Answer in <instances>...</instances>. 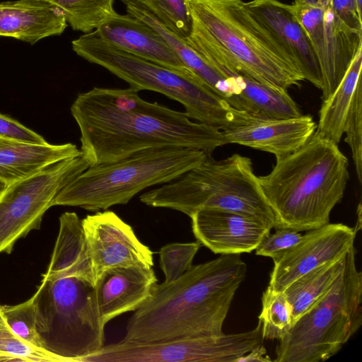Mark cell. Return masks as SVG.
<instances>
[{
  "instance_id": "9a60e30c",
  "label": "cell",
  "mask_w": 362,
  "mask_h": 362,
  "mask_svg": "<svg viewBox=\"0 0 362 362\" xmlns=\"http://www.w3.org/2000/svg\"><path fill=\"white\" fill-rule=\"evenodd\" d=\"M190 218L197 241L215 254L251 252L272 230L255 218L215 208L200 209Z\"/></svg>"
},
{
  "instance_id": "d590c367",
  "label": "cell",
  "mask_w": 362,
  "mask_h": 362,
  "mask_svg": "<svg viewBox=\"0 0 362 362\" xmlns=\"http://www.w3.org/2000/svg\"><path fill=\"white\" fill-rule=\"evenodd\" d=\"M271 361V358L267 355V350L264 347L263 344H262L245 354L243 357L238 359V362H267Z\"/></svg>"
},
{
  "instance_id": "277c9868",
  "label": "cell",
  "mask_w": 362,
  "mask_h": 362,
  "mask_svg": "<svg viewBox=\"0 0 362 362\" xmlns=\"http://www.w3.org/2000/svg\"><path fill=\"white\" fill-rule=\"evenodd\" d=\"M274 216V228L307 231L329 223L349 180V160L337 144L316 132L296 151L276 158L258 176Z\"/></svg>"
},
{
  "instance_id": "d4e9b609",
  "label": "cell",
  "mask_w": 362,
  "mask_h": 362,
  "mask_svg": "<svg viewBox=\"0 0 362 362\" xmlns=\"http://www.w3.org/2000/svg\"><path fill=\"white\" fill-rule=\"evenodd\" d=\"M225 76L233 80L243 97L261 115L276 119L302 115L287 90L267 86L243 72L230 71Z\"/></svg>"
},
{
  "instance_id": "ba28073f",
  "label": "cell",
  "mask_w": 362,
  "mask_h": 362,
  "mask_svg": "<svg viewBox=\"0 0 362 362\" xmlns=\"http://www.w3.org/2000/svg\"><path fill=\"white\" fill-rule=\"evenodd\" d=\"M191 18L241 69L267 86L288 90L304 80L286 51L243 0H186Z\"/></svg>"
},
{
  "instance_id": "4fadbf2b",
  "label": "cell",
  "mask_w": 362,
  "mask_h": 362,
  "mask_svg": "<svg viewBox=\"0 0 362 362\" xmlns=\"http://www.w3.org/2000/svg\"><path fill=\"white\" fill-rule=\"evenodd\" d=\"M356 230L343 223H327L307 230L298 243L273 259L268 288L282 292L294 280L345 255L354 244Z\"/></svg>"
},
{
  "instance_id": "ffe728a7",
  "label": "cell",
  "mask_w": 362,
  "mask_h": 362,
  "mask_svg": "<svg viewBox=\"0 0 362 362\" xmlns=\"http://www.w3.org/2000/svg\"><path fill=\"white\" fill-rule=\"evenodd\" d=\"M68 23L63 13L45 0H16L0 3V37L34 45L62 35Z\"/></svg>"
},
{
  "instance_id": "4dcf8cb0",
  "label": "cell",
  "mask_w": 362,
  "mask_h": 362,
  "mask_svg": "<svg viewBox=\"0 0 362 362\" xmlns=\"http://www.w3.org/2000/svg\"><path fill=\"white\" fill-rule=\"evenodd\" d=\"M344 134L352 154L357 178L362 183V88L358 83L348 112Z\"/></svg>"
},
{
  "instance_id": "30bf717a",
  "label": "cell",
  "mask_w": 362,
  "mask_h": 362,
  "mask_svg": "<svg viewBox=\"0 0 362 362\" xmlns=\"http://www.w3.org/2000/svg\"><path fill=\"white\" fill-rule=\"evenodd\" d=\"M89 166L81 155L7 185L0 195V253L9 254L18 239L38 229L58 193Z\"/></svg>"
},
{
  "instance_id": "2e32d148",
  "label": "cell",
  "mask_w": 362,
  "mask_h": 362,
  "mask_svg": "<svg viewBox=\"0 0 362 362\" xmlns=\"http://www.w3.org/2000/svg\"><path fill=\"white\" fill-rule=\"evenodd\" d=\"M246 4L252 16L281 45L304 80L321 90L317 57L292 4L279 0H252Z\"/></svg>"
},
{
  "instance_id": "5bb4252c",
  "label": "cell",
  "mask_w": 362,
  "mask_h": 362,
  "mask_svg": "<svg viewBox=\"0 0 362 362\" xmlns=\"http://www.w3.org/2000/svg\"><path fill=\"white\" fill-rule=\"evenodd\" d=\"M95 283L106 269L121 266L152 267L153 252L115 212L105 210L82 219Z\"/></svg>"
},
{
  "instance_id": "836d02e7",
  "label": "cell",
  "mask_w": 362,
  "mask_h": 362,
  "mask_svg": "<svg viewBox=\"0 0 362 362\" xmlns=\"http://www.w3.org/2000/svg\"><path fill=\"white\" fill-rule=\"evenodd\" d=\"M0 138L33 144L47 143L42 136L1 113H0Z\"/></svg>"
},
{
  "instance_id": "3957f363",
  "label": "cell",
  "mask_w": 362,
  "mask_h": 362,
  "mask_svg": "<svg viewBox=\"0 0 362 362\" xmlns=\"http://www.w3.org/2000/svg\"><path fill=\"white\" fill-rule=\"evenodd\" d=\"M41 348L58 362H81L104 346L90 260L54 247L32 296Z\"/></svg>"
},
{
  "instance_id": "f35d334b",
  "label": "cell",
  "mask_w": 362,
  "mask_h": 362,
  "mask_svg": "<svg viewBox=\"0 0 362 362\" xmlns=\"http://www.w3.org/2000/svg\"><path fill=\"white\" fill-rule=\"evenodd\" d=\"M6 362V361H16V360L10 356L1 355L0 354V362Z\"/></svg>"
},
{
  "instance_id": "8fae6325",
  "label": "cell",
  "mask_w": 362,
  "mask_h": 362,
  "mask_svg": "<svg viewBox=\"0 0 362 362\" xmlns=\"http://www.w3.org/2000/svg\"><path fill=\"white\" fill-rule=\"evenodd\" d=\"M262 324L237 334L186 338L157 343L120 341L103 346L81 362H238L263 344Z\"/></svg>"
},
{
  "instance_id": "ab89813d",
  "label": "cell",
  "mask_w": 362,
  "mask_h": 362,
  "mask_svg": "<svg viewBox=\"0 0 362 362\" xmlns=\"http://www.w3.org/2000/svg\"><path fill=\"white\" fill-rule=\"evenodd\" d=\"M7 185L0 180V195L2 194V192L4 191V189L6 188Z\"/></svg>"
},
{
  "instance_id": "7c38bea8",
  "label": "cell",
  "mask_w": 362,
  "mask_h": 362,
  "mask_svg": "<svg viewBox=\"0 0 362 362\" xmlns=\"http://www.w3.org/2000/svg\"><path fill=\"white\" fill-rule=\"evenodd\" d=\"M317 57L321 71L322 100L336 89L354 57L362 49V33L345 24L329 1L325 4H292Z\"/></svg>"
},
{
  "instance_id": "44dd1931",
  "label": "cell",
  "mask_w": 362,
  "mask_h": 362,
  "mask_svg": "<svg viewBox=\"0 0 362 362\" xmlns=\"http://www.w3.org/2000/svg\"><path fill=\"white\" fill-rule=\"evenodd\" d=\"M81 155V151L71 143L40 144L0 138V180L9 185L51 164Z\"/></svg>"
},
{
  "instance_id": "8d00e7d4",
  "label": "cell",
  "mask_w": 362,
  "mask_h": 362,
  "mask_svg": "<svg viewBox=\"0 0 362 362\" xmlns=\"http://www.w3.org/2000/svg\"><path fill=\"white\" fill-rule=\"evenodd\" d=\"M13 335H14V334L11 331V329L7 324V322L3 315V313L1 310V308H0V354L1 355H5V356H10L9 355L4 354L2 351L1 349H2V346H3V344L5 341V339L8 337H12ZM10 357H11V356H10ZM12 358H13V357H12Z\"/></svg>"
},
{
  "instance_id": "d6986e66",
  "label": "cell",
  "mask_w": 362,
  "mask_h": 362,
  "mask_svg": "<svg viewBox=\"0 0 362 362\" xmlns=\"http://www.w3.org/2000/svg\"><path fill=\"white\" fill-rule=\"evenodd\" d=\"M95 30L124 51L179 73L195 76L160 35L135 17L117 13Z\"/></svg>"
},
{
  "instance_id": "ac0fdd59",
  "label": "cell",
  "mask_w": 362,
  "mask_h": 362,
  "mask_svg": "<svg viewBox=\"0 0 362 362\" xmlns=\"http://www.w3.org/2000/svg\"><path fill=\"white\" fill-rule=\"evenodd\" d=\"M317 123L310 115L268 118L223 130L226 144H237L272 153L288 155L303 146L315 132Z\"/></svg>"
},
{
  "instance_id": "8992f818",
  "label": "cell",
  "mask_w": 362,
  "mask_h": 362,
  "mask_svg": "<svg viewBox=\"0 0 362 362\" xmlns=\"http://www.w3.org/2000/svg\"><path fill=\"white\" fill-rule=\"evenodd\" d=\"M140 201L189 217L200 209L215 208L255 218L272 229L275 226L252 160L239 153L220 160L211 157L178 178L144 192Z\"/></svg>"
},
{
  "instance_id": "f1b7e54d",
  "label": "cell",
  "mask_w": 362,
  "mask_h": 362,
  "mask_svg": "<svg viewBox=\"0 0 362 362\" xmlns=\"http://www.w3.org/2000/svg\"><path fill=\"white\" fill-rule=\"evenodd\" d=\"M202 244L173 243L160 250V267L165 275V283L169 284L180 278L192 265L193 259Z\"/></svg>"
},
{
  "instance_id": "9c48e42d",
  "label": "cell",
  "mask_w": 362,
  "mask_h": 362,
  "mask_svg": "<svg viewBox=\"0 0 362 362\" xmlns=\"http://www.w3.org/2000/svg\"><path fill=\"white\" fill-rule=\"evenodd\" d=\"M362 273L354 245L328 291L279 340L276 362H319L335 355L362 324Z\"/></svg>"
},
{
  "instance_id": "1f68e13d",
  "label": "cell",
  "mask_w": 362,
  "mask_h": 362,
  "mask_svg": "<svg viewBox=\"0 0 362 362\" xmlns=\"http://www.w3.org/2000/svg\"><path fill=\"white\" fill-rule=\"evenodd\" d=\"M274 233L265 235L256 247L257 255L271 257L272 259L285 252L300 239L298 231L286 228H275Z\"/></svg>"
},
{
  "instance_id": "74e56055",
  "label": "cell",
  "mask_w": 362,
  "mask_h": 362,
  "mask_svg": "<svg viewBox=\"0 0 362 362\" xmlns=\"http://www.w3.org/2000/svg\"><path fill=\"white\" fill-rule=\"evenodd\" d=\"M329 0H294L295 3H304L310 5L325 4Z\"/></svg>"
},
{
  "instance_id": "60d3db41",
  "label": "cell",
  "mask_w": 362,
  "mask_h": 362,
  "mask_svg": "<svg viewBox=\"0 0 362 362\" xmlns=\"http://www.w3.org/2000/svg\"><path fill=\"white\" fill-rule=\"evenodd\" d=\"M361 1L362 0H356V2H357V4H358V6L360 9H361Z\"/></svg>"
},
{
  "instance_id": "4316f807",
  "label": "cell",
  "mask_w": 362,
  "mask_h": 362,
  "mask_svg": "<svg viewBox=\"0 0 362 362\" xmlns=\"http://www.w3.org/2000/svg\"><path fill=\"white\" fill-rule=\"evenodd\" d=\"M262 305L259 321L264 340H281L293 325L292 309L285 293L274 292L267 288L262 294Z\"/></svg>"
},
{
  "instance_id": "7a4b0ae2",
  "label": "cell",
  "mask_w": 362,
  "mask_h": 362,
  "mask_svg": "<svg viewBox=\"0 0 362 362\" xmlns=\"http://www.w3.org/2000/svg\"><path fill=\"white\" fill-rule=\"evenodd\" d=\"M247 267L239 254L192 267L178 279L156 284L128 321L122 341L157 343L219 336Z\"/></svg>"
},
{
  "instance_id": "83f0119b",
  "label": "cell",
  "mask_w": 362,
  "mask_h": 362,
  "mask_svg": "<svg viewBox=\"0 0 362 362\" xmlns=\"http://www.w3.org/2000/svg\"><path fill=\"white\" fill-rule=\"evenodd\" d=\"M149 11L169 30L186 39L192 29V19L186 0H133Z\"/></svg>"
},
{
  "instance_id": "6da1fadb",
  "label": "cell",
  "mask_w": 362,
  "mask_h": 362,
  "mask_svg": "<svg viewBox=\"0 0 362 362\" xmlns=\"http://www.w3.org/2000/svg\"><path fill=\"white\" fill-rule=\"evenodd\" d=\"M71 113L80 130L81 155L90 166L155 148H190L211 156L226 144L223 130L146 101L131 87H94L78 95Z\"/></svg>"
},
{
  "instance_id": "484cf974",
  "label": "cell",
  "mask_w": 362,
  "mask_h": 362,
  "mask_svg": "<svg viewBox=\"0 0 362 362\" xmlns=\"http://www.w3.org/2000/svg\"><path fill=\"white\" fill-rule=\"evenodd\" d=\"M57 7L74 30L85 33L95 30L114 16L115 0H45Z\"/></svg>"
},
{
  "instance_id": "d6a6232c",
  "label": "cell",
  "mask_w": 362,
  "mask_h": 362,
  "mask_svg": "<svg viewBox=\"0 0 362 362\" xmlns=\"http://www.w3.org/2000/svg\"><path fill=\"white\" fill-rule=\"evenodd\" d=\"M1 350L16 361L58 362L55 357L45 350L33 346L15 335L5 339Z\"/></svg>"
},
{
  "instance_id": "52a82bcc",
  "label": "cell",
  "mask_w": 362,
  "mask_h": 362,
  "mask_svg": "<svg viewBox=\"0 0 362 362\" xmlns=\"http://www.w3.org/2000/svg\"><path fill=\"white\" fill-rule=\"evenodd\" d=\"M211 157L190 148H155L114 163L89 166L58 193L52 206L100 211L126 204L142 190L173 181Z\"/></svg>"
},
{
  "instance_id": "f546056e",
  "label": "cell",
  "mask_w": 362,
  "mask_h": 362,
  "mask_svg": "<svg viewBox=\"0 0 362 362\" xmlns=\"http://www.w3.org/2000/svg\"><path fill=\"white\" fill-rule=\"evenodd\" d=\"M0 308L11 331L16 337L33 346L42 349L36 332L35 313L32 297L20 304L0 305Z\"/></svg>"
},
{
  "instance_id": "5b68a950",
  "label": "cell",
  "mask_w": 362,
  "mask_h": 362,
  "mask_svg": "<svg viewBox=\"0 0 362 362\" xmlns=\"http://www.w3.org/2000/svg\"><path fill=\"white\" fill-rule=\"evenodd\" d=\"M73 51L99 65L138 90H153L179 102L192 120L221 130L237 128L266 117L239 110L210 90L196 76L185 75L124 51L96 30L71 42Z\"/></svg>"
},
{
  "instance_id": "7402d4cb",
  "label": "cell",
  "mask_w": 362,
  "mask_h": 362,
  "mask_svg": "<svg viewBox=\"0 0 362 362\" xmlns=\"http://www.w3.org/2000/svg\"><path fill=\"white\" fill-rule=\"evenodd\" d=\"M362 49L358 50L340 83L332 93L322 100L316 132L339 144L344 134L346 119L356 87L361 81Z\"/></svg>"
},
{
  "instance_id": "603a6c76",
  "label": "cell",
  "mask_w": 362,
  "mask_h": 362,
  "mask_svg": "<svg viewBox=\"0 0 362 362\" xmlns=\"http://www.w3.org/2000/svg\"><path fill=\"white\" fill-rule=\"evenodd\" d=\"M127 14L146 23L160 35L187 68L214 92L220 90L225 78L187 41L169 30L149 11L133 0H121Z\"/></svg>"
},
{
  "instance_id": "cb8c5ba5",
  "label": "cell",
  "mask_w": 362,
  "mask_h": 362,
  "mask_svg": "<svg viewBox=\"0 0 362 362\" xmlns=\"http://www.w3.org/2000/svg\"><path fill=\"white\" fill-rule=\"evenodd\" d=\"M346 255L305 273L285 288L293 324L328 291L344 267Z\"/></svg>"
},
{
  "instance_id": "e0dca14e",
  "label": "cell",
  "mask_w": 362,
  "mask_h": 362,
  "mask_svg": "<svg viewBox=\"0 0 362 362\" xmlns=\"http://www.w3.org/2000/svg\"><path fill=\"white\" fill-rule=\"evenodd\" d=\"M157 283L152 267L121 266L104 271L95 283L103 322L106 325L120 315L136 310L149 298Z\"/></svg>"
},
{
  "instance_id": "e575fe53",
  "label": "cell",
  "mask_w": 362,
  "mask_h": 362,
  "mask_svg": "<svg viewBox=\"0 0 362 362\" xmlns=\"http://www.w3.org/2000/svg\"><path fill=\"white\" fill-rule=\"evenodd\" d=\"M339 18L351 28L362 33L361 9L356 0H329Z\"/></svg>"
}]
</instances>
